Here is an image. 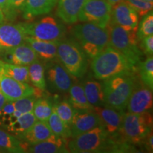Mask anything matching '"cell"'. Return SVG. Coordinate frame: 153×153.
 <instances>
[{
    "instance_id": "32",
    "label": "cell",
    "mask_w": 153,
    "mask_h": 153,
    "mask_svg": "<svg viewBox=\"0 0 153 153\" xmlns=\"http://www.w3.org/2000/svg\"><path fill=\"white\" fill-rule=\"evenodd\" d=\"M53 109L55 111L62 121L70 126L75 110L74 109L69 101L63 100L54 103Z\"/></svg>"
},
{
    "instance_id": "21",
    "label": "cell",
    "mask_w": 153,
    "mask_h": 153,
    "mask_svg": "<svg viewBox=\"0 0 153 153\" xmlns=\"http://www.w3.org/2000/svg\"><path fill=\"white\" fill-rule=\"evenodd\" d=\"M58 0H26L22 12L25 19L47 14L54 9Z\"/></svg>"
},
{
    "instance_id": "11",
    "label": "cell",
    "mask_w": 153,
    "mask_h": 153,
    "mask_svg": "<svg viewBox=\"0 0 153 153\" xmlns=\"http://www.w3.org/2000/svg\"><path fill=\"white\" fill-rule=\"evenodd\" d=\"M127 30H136L139 23V16L126 1H120L112 6L111 21Z\"/></svg>"
},
{
    "instance_id": "20",
    "label": "cell",
    "mask_w": 153,
    "mask_h": 153,
    "mask_svg": "<svg viewBox=\"0 0 153 153\" xmlns=\"http://www.w3.org/2000/svg\"><path fill=\"white\" fill-rule=\"evenodd\" d=\"M59 41H43L28 36L25 38V42L33 48L38 57L45 62L57 59V48Z\"/></svg>"
},
{
    "instance_id": "1",
    "label": "cell",
    "mask_w": 153,
    "mask_h": 153,
    "mask_svg": "<svg viewBox=\"0 0 153 153\" xmlns=\"http://www.w3.org/2000/svg\"><path fill=\"white\" fill-rule=\"evenodd\" d=\"M91 69L97 79L104 80L120 74H135L136 66L109 45L92 59Z\"/></svg>"
},
{
    "instance_id": "28",
    "label": "cell",
    "mask_w": 153,
    "mask_h": 153,
    "mask_svg": "<svg viewBox=\"0 0 153 153\" xmlns=\"http://www.w3.org/2000/svg\"><path fill=\"white\" fill-rule=\"evenodd\" d=\"M0 70L4 73L19 82L29 83L28 65H16L0 60Z\"/></svg>"
},
{
    "instance_id": "27",
    "label": "cell",
    "mask_w": 153,
    "mask_h": 153,
    "mask_svg": "<svg viewBox=\"0 0 153 153\" xmlns=\"http://www.w3.org/2000/svg\"><path fill=\"white\" fill-rule=\"evenodd\" d=\"M29 81L36 88L45 91L47 87L44 65L37 60L28 65Z\"/></svg>"
},
{
    "instance_id": "8",
    "label": "cell",
    "mask_w": 153,
    "mask_h": 153,
    "mask_svg": "<svg viewBox=\"0 0 153 153\" xmlns=\"http://www.w3.org/2000/svg\"><path fill=\"white\" fill-rule=\"evenodd\" d=\"M26 36L43 41H59L65 35L62 23L52 16L43 17L37 22L19 23Z\"/></svg>"
},
{
    "instance_id": "45",
    "label": "cell",
    "mask_w": 153,
    "mask_h": 153,
    "mask_svg": "<svg viewBox=\"0 0 153 153\" xmlns=\"http://www.w3.org/2000/svg\"><path fill=\"white\" fill-rule=\"evenodd\" d=\"M0 152H2V151H1V149H0Z\"/></svg>"
},
{
    "instance_id": "3",
    "label": "cell",
    "mask_w": 153,
    "mask_h": 153,
    "mask_svg": "<svg viewBox=\"0 0 153 153\" xmlns=\"http://www.w3.org/2000/svg\"><path fill=\"white\" fill-rule=\"evenodd\" d=\"M105 106L125 111L136 80L134 74H120L103 80Z\"/></svg>"
},
{
    "instance_id": "30",
    "label": "cell",
    "mask_w": 153,
    "mask_h": 153,
    "mask_svg": "<svg viewBox=\"0 0 153 153\" xmlns=\"http://www.w3.org/2000/svg\"><path fill=\"white\" fill-rule=\"evenodd\" d=\"M54 102L52 99L46 97H40L34 104L33 113L38 120L47 121L53 109Z\"/></svg>"
},
{
    "instance_id": "42",
    "label": "cell",
    "mask_w": 153,
    "mask_h": 153,
    "mask_svg": "<svg viewBox=\"0 0 153 153\" xmlns=\"http://www.w3.org/2000/svg\"><path fill=\"white\" fill-rule=\"evenodd\" d=\"M4 20H5L4 14L3 11H1V9H0V24L4 22Z\"/></svg>"
},
{
    "instance_id": "9",
    "label": "cell",
    "mask_w": 153,
    "mask_h": 153,
    "mask_svg": "<svg viewBox=\"0 0 153 153\" xmlns=\"http://www.w3.org/2000/svg\"><path fill=\"white\" fill-rule=\"evenodd\" d=\"M111 8L112 6L106 0H86L78 16V21L106 28L111 21Z\"/></svg>"
},
{
    "instance_id": "22",
    "label": "cell",
    "mask_w": 153,
    "mask_h": 153,
    "mask_svg": "<svg viewBox=\"0 0 153 153\" xmlns=\"http://www.w3.org/2000/svg\"><path fill=\"white\" fill-rule=\"evenodd\" d=\"M52 135L53 133L47 121L36 120L33 126L26 133H25L19 140L30 145L45 140Z\"/></svg>"
},
{
    "instance_id": "36",
    "label": "cell",
    "mask_w": 153,
    "mask_h": 153,
    "mask_svg": "<svg viewBox=\"0 0 153 153\" xmlns=\"http://www.w3.org/2000/svg\"><path fill=\"white\" fill-rule=\"evenodd\" d=\"M15 111L14 101H7L4 106L0 108V126L4 128L7 125L11 115Z\"/></svg>"
},
{
    "instance_id": "25",
    "label": "cell",
    "mask_w": 153,
    "mask_h": 153,
    "mask_svg": "<svg viewBox=\"0 0 153 153\" xmlns=\"http://www.w3.org/2000/svg\"><path fill=\"white\" fill-rule=\"evenodd\" d=\"M69 102L75 111H94L85 94L83 87L79 84L72 85L69 89Z\"/></svg>"
},
{
    "instance_id": "15",
    "label": "cell",
    "mask_w": 153,
    "mask_h": 153,
    "mask_svg": "<svg viewBox=\"0 0 153 153\" xmlns=\"http://www.w3.org/2000/svg\"><path fill=\"white\" fill-rule=\"evenodd\" d=\"M4 61L16 65H29L38 60V57L33 48L27 43L7 51L0 52Z\"/></svg>"
},
{
    "instance_id": "39",
    "label": "cell",
    "mask_w": 153,
    "mask_h": 153,
    "mask_svg": "<svg viewBox=\"0 0 153 153\" xmlns=\"http://www.w3.org/2000/svg\"><path fill=\"white\" fill-rule=\"evenodd\" d=\"M153 137H152V131L150 132V133L145 137V138L143 140L142 145H144L145 148L149 152H153Z\"/></svg>"
},
{
    "instance_id": "29",
    "label": "cell",
    "mask_w": 153,
    "mask_h": 153,
    "mask_svg": "<svg viewBox=\"0 0 153 153\" xmlns=\"http://www.w3.org/2000/svg\"><path fill=\"white\" fill-rule=\"evenodd\" d=\"M47 122L53 135L65 139L71 137L70 126L62 121L54 109H53Z\"/></svg>"
},
{
    "instance_id": "38",
    "label": "cell",
    "mask_w": 153,
    "mask_h": 153,
    "mask_svg": "<svg viewBox=\"0 0 153 153\" xmlns=\"http://www.w3.org/2000/svg\"><path fill=\"white\" fill-rule=\"evenodd\" d=\"M139 48L147 56L153 55V36H148L140 40Z\"/></svg>"
},
{
    "instance_id": "17",
    "label": "cell",
    "mask_w": 153,
    "mask_h": 153,
    "mask_svg": "<svg viewBox=\"0 0 153 153\" xmlns=\"http://www.w3.org/2000/svg\"><path fill=\"white\" fill-rule=\"evenodd\" d=\"M26 34L19 24H0V52L14 48L25 43Z\"/></svg>"
},
{
    "instance_id": "16",
    "label": "cell",
    "mask_w": 153,
    "mask_h": 153,
    "mask_svg": "<svg viewBox=\"0 0 153 153\" xmlns=\"http://www.w3.org/2000/svg\"><path fill=\"white\" fill-rule=\"evenodd\" d=\"M99 126L98 115L94 111H75L70 125L71 137L77 136Z\"/></svg>"
},
{
    "instance_id": "35",
    "label": "cell",
    "mask_w": 153,
    "mask_h": 153,
    "mask_svg": "<svg viewBox=\"0 0 153 153\" xmlns=\"http://www.w3.org/2000/svg\"><path fill=\"white\" fill-rule=\"evenodd\" d=\"M126 1L133 9H135L140 16H143V15L152 10L153 3L148 2L145 0H126Z\"/></svg>"
},
{
    "instance_id": "12",
    "label": "cell",
    "mask_w": 153,
    "mask_h": 153,
    "mask_svg": "<svg viewBox=\"0 0 153 153\" xmlns=\"http://www.w3.org/2000/svg\"><path fill=\"white\" fill-rule=\"evenodd\" d=\"M152 90L143 83L135 82L126 108L132 114L150 111L152 108Z\"/></svg>"
},
{
    "instance_id": "19",
    "label": "cell",
    "mask_w": 153,
    "mask_h": 153,
    "mask_svg": "<svg viewBox=\"0 0 153 153\" xmlns=\"http://www.w3.org/2000/svg\"><path fill=\"white\" fill-rule=\"evenodd\" d=\"M86 0H58L56 14L63 22L72 24L78 21V16Z\"/></svg>"
},
{
    "instance_id": "34",
    "label": "cell",
    "mask_w": 153,
    "mask_h": 153,
    "mask_svg": "<svg viewBox=\"0 0 153 153\" xmlns=\"http://www.w3.org/2000/svg\"><path fill=\"white\" fill-rule=\"evenodd\" d=\"M37 99L38 98L35 95L32 94L14 101V105L15 107V110L19 111L22 114L32 112L33 109L34 104H35Z\"/></svg>"
},
{
    "instance_id": "14",
    "label": "cell",
    "mask_w": 153,
    "mask_h": 153,
    "mask_svg": "<svg viewBox=\"0 0 153 153\" xmlns=\"http://www.w3.org/2000/svg\"><path fill=\"white\" fill-rule=\"evenodd\" d=\"M94 111L98 115L102 126L110 135H114L119 131L124 116V111H119L108 106L94 107Z\"/></svg>"
},
{
    "instance_id": "37",
    "label": "cell",
    "mask_w": 153,
    "mask_h": 153,
    "mask_svg": "<svg viewBox=\"0 0 153 153\" xmlns=\"http://www.w3.org/2000/svg\"><path fill=\"white\" fill-rule=\"evenodd\" d=\"M26 0H8L9 11L7 19L13 20L19 12L22 11Z\"/></svg>"
},
{
    "instance_id": "43",
    "label": "cell",
    "mask_w": 153,
    "mask_h": 153,
    "mask_svg": "<svg viewBox=\"0 0 153 153\" xmlns=\"http://www.w3.org/2000/svg\"><path fill=\"white\" fill-rule=\"evenodd\" d=\"M107 1H108V3L110 4L111 5L113 6L114 4H117L118 2H120V1H126V0H106Z\"/></svg>"
},
{
    "instance_id": "7",
    "label": "cell",
    "mask_w": 153,
    "mask_h": 153,
    "mask_svg": "<svg viewBox=\"0 0 153 153\" xmlns=\"http://www.w3.org/2000/svg\"><path fill=\"white\" fill-rule=\"evenodd\" d=\"M107 28L109 33L108 45L122 53L133 65L137 66L141 61L143 53L137 43L136 30H127L111 23Z\"/></svg>"
},
{
    "instance_id": "5",
    "label": "cell",
    "mask_w": 153,
    "mask_h": 153,
    "mask_svg": "<svg viewBox=\"0 0 153 153\" xmlns=\"http://www.w3.org/2000/svg\"><path fill=\"white\" fill-rule=\"evenodd\" d=\"M112 137L102 126L72 137L68 144L69 152L74 153L111 152Z\"/></svg>"
},
{
    "instance_id": "13",
    "label": "cell",
    "mask_w": 153,
    "mask_h": 153,
    "mask_svg": "<svg viewBox=\"0 0 153 153\" xmlns=\"http://www.w3.org/2000/svg\"><path fill=\"white\" fill-rule=\"evenodd\" d=\"M0 89L7 101H14L33 94L35 88L28 83L19 82L0 70Z\"/></svg>"
},
{
    "instance_id": "41",
    "label": "cell",
    "mask_w": 153,
    "mask_h": 153,
    "mask_svg": "<svg viewBox=\"0 0 153 153\" xmlns=\"http://www.w3.org/2000/svg\"><path fill=\"white\" fill-rule=\"evenodd\" d=\"M7 99L4 97V96L3 95V94L1 93V90H0V108L4 106V104L7 102Z\"/></svg>"
},
{
    "instance_id": "44",
    "label": "cell",
    "mask_w": 153,
    "mask_h": 153,
    "mask_svg": "<svg viewBox=\"0 0 153 153\" xmlns=\"http://www.w3.org/2000/svg\"><path fill=\"white\" fill-rule=\"evenodd\" d=\"M145 1H148V2H150V3H153V0H145Z\"/></svg>"
},
{
    "instance_id": "2",
    "label": "cell",
    "mask_w": 153,
    "mask_h": 153,
    "mask_svg": "<svg viewBox=\"0 0 153 153\" xmlns=\"http://www.w3.org/2000/svg\"><path fill=\"white\" fill-rule=\"evenodd\" d=\"M72 33L88 58L91 60L109 43L108 28H101L92 23L83 22L76 25L72 28Z\"/></svg>"
},
{
    "instance_id": "33",
    "label": "cell",
    "mask_w": 153,
    "mask_h": 153,
    "mask_svg": "<svg viewBox=\"0 0 153 153\" xmlns=\"http://www.w3.org/2000/svg\"><path fill=\"white\" fill-rule=\"evenodd\" d=\"M153 34V13L152 10L143 16L140 22L137 26L136 36L137 41H140L143 38Z\"/></svg>"
},
{
    "instance_id": "4",
    "label": "cell",
    "mask_w": 153,
    "mask_h": 153,
    "mask_svg": "<svg viewBox=\"0 0 153 153\" xmlns=\"http://www.w3.org/2000/svg\"><path fill=\"white\" fill-rule=\"evenodd\" d=\"M57 59L70 74L82 78L88 68V57L74 38L60 40L57 44Z\"/></svg>"
},
{
    "instance_id": "18",
    "label": "cell",
    "mask_w": 153,
    "mask_h": 153,
    "mask_svg": "<svg viewBox=\"0 0 153 153\" xmlns=\"http://www.w3.org/2000/svg\"><path fill=\"white\" fill-rule=\"evenodd\" d=\"M67 139L53 135L45 140L28 145L26 152L31 153H65L70 152Z\"/></svg>"
},
{
    "instance_id": "10",
    "label": "cell",
    "mask_w": 153,
    "mask_h": 153,
    "mask_svg": "<svg viewBox=\"0 0 153 153\" xmlns=\"http://www.w3.org/2000/svg\"><path fill=\"white\" fill-rule=\"evenodd\" d=\"M44 68L46 79L53 90L60 92L68 91L72 85L71 75L58 59L45 62Z\"/></svg>"
},
{
    "instance_id": "31",
    "label": "cell",
    "mask_w": 153,
    "mask_h": 153,
    "mask_svg": "<svg viewBox=\"0 0 153 153\" xmlns=\"http://www.w3.org/2000/svg\"><path fill=\"white\" fill-rule=\"evenodd\" d=\"M138 70L141 80L144 85L153 89V58L152 56H148L143 62L138 63Z\"/></svg>"
},
{
    "instance_id": "26",
    "label": "cell",
    "mask_w": 153,
    "mask_h": 153,
    "mask_svg": "<svg viewBox=\"0 0 153 153\" xmlns=\"http://www.w3.org/2000/svg\"><path fill=\"white\" fill-rule=\"evenodd\" d=\"M24 145V142L18 137L0 128V149L2 152H26V148Z\"/></svg>"
},
{
    "instance_id": "24",
    "label": "cell",
    "mask_w": 153,
    "mask_h": 153,
    "mask_svg": "<svg viewBox=\"0 0 153 153\" xmlns=\"http://www.w3.org/2000/svg\"><path fill=\"white\" fill-rule=\"evenodd\" d=\"M37 120L33 111L22 114L16 120L6 126L5 130L19 139L33 126Z\"/></svg>"
},
{
    "instance_id": "6",
    "label": "cell",
    "mask_w": 153,
    "mask_h": 153,
    "mask_svg": "<svg viewBox=\"0 0 153 153\" xmlns=\"http://www.w3.org/2000/svg\"><path fill=\"white\" fill-rule=\"evenodd\" d=\"M152 116L150 111L141 114H124L118 135L126 142L141 145L145 137L152 131Z\"/></svg>"
},
{
    "instance_id": "23",
    "label": "cell",
    "mask_w": 153,
    "mask_h": 153,
    "mask_svg": "<svg viewBox=\"0 0 153 153\" xmlns=\"http://www.w3.org/2000/svg\"><path fill=\"white\" fill-rule=\"evenodd\" d=\"M88 101L91 106H105L102 84L92 79H87L82 84Z\"/></svg>"
},
{
    "instance_id": "40",
    "label": "cell",
    "mask_w": 153,
    "mask_h": 153,
    "mask_svg": "<svg viewBox=\"0 0 153 153\" xmlns=\"http://www.w3.org/2000/svg\"><path fill=\"white\" fill-rule=\"evenodd\" d=\"M0 9L3 11L5 19L7 18L9 11L8 0H0Z\"/></svg>"
}]
</instances>
